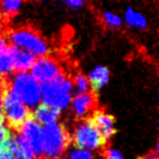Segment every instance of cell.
<instances>
[{"label":"cell","instance_id":"obj_1","mask_svg":"<svg viewBox=\"0 0 159 159\" xmlns=\"http://www.w3.org/2000/svg\"><path fill=\"white\" fill-rule=\"evenodd\" d=\"M3 96L22 102L27 108H34L40 100V85L32 76L25 72H19L12 79L2 81Z\"/></svg>","mask_w":159,"mask_h":159},{"label":"cell","instance_id":"obj_2","mask_svg":"<svg viewBox=\"0 0 159 159\" xmlns=\"http://www.w3.org/2000/svg\"><path fill=\"white\" fill-rule=\"evenodd\" d=\"M72 144V137L62 123L48 124L43 130L42 154L44 159H60L69 146Z\"/></svg>","mask_w":159,"mask_h":159},{"label":"cell","instance_id":"obj_3","mask_svg":"<svg viewBox=\"0 0 159 159\" xmlns=\"http://www.w3.org/2000/svg\"><path fill=\"white\" fill-rule=\"evenodd\" d=\"M72 91V80L61 74L50 82L43 83L40 86V98L43 104L63 109L70 105Z\"/></svg>","mask_w":159,"mask_h":159},{"label":"cell","instance_id":"obj_4","mask_svg":"<svg viewBox=\"0 0 159 159\" xmlns=\"http://www.w3.org/2000/svg\"><path fill=\"white\" fill-rule=\"evenodd\" d=\"M8 39L11 40L16 47L33 52L34 55L45 56L48 53V45L37 31L30 26H22L7 32Z\"/></svg>","mask_w":159,"mask_h":159},{"label":"cell","instance_id":"obj_5","mask_svg":"<svg viewBox=\"0 0 159 159\" xmlns=\"http://www.w3.org/2000/svg\"><path fill=\"white\" fill-rule=\"evenodd\" d=\"M72 142L76 148L80 149H97L100 147H106V142L102 139L97 129L92 124L89 119L79 121L73 131Z\"/></svg>","mask_w":159,"mask_h":159},{"label":"cell","instance_id":"obj_6","mask_svg":"<svg viewBox=\"0 0 159 159\" xmlns=\"http://www.w3.org/2000/svg\"><path fill=\"white\" fill-rule=\"evenodd\" d=\"M1 111L7 124L11 131L19 132L22 125L33 117V112L30 108H27L22 102L11 99L8 96H3V104L1 107Z\"/></svg>","mask_w":159,"mask_h":159},{"label":"cell","instance_id":"obj_7","mask_svg":"<svg viewBox=\"0 0 159 159\" xmlns=\"http://www.w3.org/2000/svg\"><path fill=\"white\" fill-rule=\"evenodd\" d=\"M20 136L29 145L33 152L34 158H42V146H43V129L38 122L35 121L33 117L30 118L20 129Z\"/></svg>","mask_w":159,"mask_h":159},{"label":"cell","instance_id":"obj_8","mask_svg":"<svg viewBox=\"0 0 159 159\" xmlns=\"http://www.w3.org/2000/svg\"><path fill=\"white\" fill-rule=\"evenodd\" d=\"M61 74H63V72L60 69L58 62L50 57L39 58L32 66V76L37 82H42V84L50 82Z\"/></svg>","mask_w":159,"mask_h":159},{"label":"cell","instance_id":"obj_9","mask_svg":"<svg viewBox=\"0 0 159 159\" xmlns=\"http://www.w3.org/2000/svg\"><path fill=\"white\" fill-rule=\"evenodd\" d=\"M98 99L95 92L76 95L72 100V110L79 121L87 119L95 110H97Z\"/></svg>","mask_w":159,"mask_h":159},{"label":"cell","instance_id":"obj_10","mask_svg":"<svg viewBox=\"0 0 159 159\" xmlns=\"http://www.w3.org/2000/svg\"><path fill=\"white\" fill-rule=\"evenodd\" d=\"M87 119L92 122L94 126L97 129V131L100 133L102 139L105 142H108L111 137L115 135V118L111 115L107 113L102 109H97Z\"/></svg>","mask_w":159,"mask_h":159},{"label":"cell","instance_id":"obj_11","mask_svg":"<svg viewBox=\"0 0 159 159\" xmlns=\"http://www.w3.org/2000/svg\"><path fill=\"white\" fill-rule=\"evenodd\" d=\"M9 51L10 57H11L12 70L16 71V73L25 72L29 69H32V66L37 60L36 55H34L33 52L20 48V47H16L12 44H10Z\"/></svg>","mask_w":159,"mask_h":159},{"label":"cell","instance_id":"obj_12","mask_svg":"<svg viewBox=\"0 0 159 159\" xmlns=\"http://www.w3.org/2000/svg\"><path fill=\"white\" fill-rule=\"evenodd\" d=\"M9 47L10 44H8L5 36L0 35V81L9 79L11 73L13 72Z\"/></svg>","mask_w":159,"mask_h":159},{"label":"cell","instance_id":"obj_13","mask_svg":"<svg viewBox=\"0 0 159 159\" xmlns=\"http://www.w3.org/2000/svg\"><path fill=\"white\" fill-rule=\"evenodd\" d=\"M59 117H60V109L48 106V105H45V104L39 105L33 112V118L35 119V121L38 122L39 124L40 123L45 124V125H48V124L57 122Z\"/></svg>","mask_w":159,"mask_h":159},{"label":"cell","instance_id":"obj_14","mask_svg":"<svg viewBox=\"0 0 159 159\" xmlns=\"http://www.w3.org/2000/svg\"><path fill=\"white\" fill-rule=\"evenodd\" d=\"M89 84L92 86L93 92H97L108 83L109 81V70L106 66H96L89 75Z\"/></svg>","mask_w":159,"mask_h":159},{"label":"cell","instance_id":"obj_15","mask_svg":"<svg viewBox=\"0 0 159 159\" xmlns=\"http://www.w3.org/2000/svg\"><path fill=\"white\" fill-rule=\"evenodd\" d=\"M125 21L129 25L133 27H137V29H146V25H147V22H146V19L142 16L141 13L134 11L132 8L129 7L125 11Z\"/></svg>","mask_w":159,"mask_h":159},{"label":"cell","instance_id":"obj_16","mask_svg":"<svg viewBox=\"0 0 159 159\" xmlns=\"http://www.w3.org/2000/svg\"><path fill=\"white\" fill-rule=\"evenodd\" d=\"M72 84H73V87H75V89H76V95H81V94H84L89 92V81H87V79L82 73H76V74H74Z\"/></svg>","mask_w":159,"mask_h":159},{"label":"cell","instance_id":"obj_17","mask_svg":"<svg viewBox=\"0 0 159 159\" xmlns=\"http://www.w3.org/2000/svg\"><path fill=\"white\" fill-rule=\"evenodd\" d=\"M102 20L106 25H108L109 27H113V29H117L120 27V25L122 24V20L118 16H115L111 12H104L102 13Z\"/></svg>","mask_w":159,"mask_h":159},{"label":"cell","instance_id":"obj_18","mask_svg":"<svg viewBox=\"0 0 159 159\" xmlns=\"http://www.w3.org/2000/svg\"><path fill=\"white\" fill-rule=\"evenodd\" d=\"M66 159H94V156L89 150L74 148V149H72L70 152Z\"/></svg>","mask_w":159,"mask_h":159},{"label":"cell","instance_id":"obj_19","mask_svg":"<svg viewBox=\"0 0 159 159\" xmlns=\"http://www.w3.org/2000/svg\"><path fill=\"white\" fill-rule=\"evenodd\" d=\"M11 136V133L8 129L6 128H0V150L1 149H6L7 147V143L9 137Z\"/></svg>","mask_w":159,"mask_h":159},{"label":"cell","instance_id":"obj_20","mask_svg":"<svg viewBox=\"0 0 159 159\" xmlns=\"http://www.w3.org/2000/svg\"><path fill=\"white\" fill-rule=\"evenodd\" d=\"M102 156H104V159H124L119 150L112 149V148L109 147H105Z\"/></svg>","mask_w":159,"mask_h":159},{"label":"cell","instance_id":"obj_21","mask_svg":"<svg viewBox=\"0 0 159 159\" xmlns=\"http://www.w3.org/2000/svg\"><path fill=\"white\" fill-rule=\"evenodd\" d=\"M66 5L72 8H79L84 5V1H81V0H68V1H66Z\"/></svg>","mask_w":159,"mask_h":159},{"label":"cell","instance_id":"obj_22","mask_svg":"<svg viewBox=\"0 0 159 159\" xmlns=\"http://www.w3.org/2000/svg\"><path fill=\"white\" fill-rule=\"evenodd\" d=\"M0 159H14V158L8 149H1L0 150Z\"/></svg>","mask_w":159,"mask_h":159},{"label":"cell","instance_id":"obj_23","mask_svg":"<svg viewBox=\"0 0 159 159\" xmlns=\"http://www.w3.org/2000/svg\"><path fill=\"white\" fill-rule=\"evenodd\" d=\"M139 159H158V154L152 152H149L148 155H146V156L139 157Z\"/></svg>","mask_w":159,"mask_h":159},{"label":"cell","instance_id":"obj_24","mask_svg":"<svg viewBox=\"0 0 159 159\" xmlns=\"http://www.w3.org/2000/svg\"><path fill=\"white\" fill-rule=\"evenodd\" d=\"M2 104H3V87H2V83L0 82V110H1Z\"/></svg>","mask_w":159,"mask_h":159},{"label":"cell","instance_id":"obj_25","mask_svg":"<svg viewBox=\"0 0 159 159\" xmlns=\"http://www.w3.org/2000/svg\"><path fill=\"white\" fill-rule=\"evenodd\" d=\"M5 122V118H3V115H2V111L0 110V128H2V124Z\"/></svg>","mask_w":159,"mask_h":159},{"label":"cell","instance_id":"obj_26","mask_svg":"<svg viewBox=\"0 0 159 159\" xmlns=\"http://www.w3.org/2000/svg\"><path fill=\"white\" fill-rule=\"evenodd\" d=\"M39 159H44V158H43V157H42V158H39Z\"/></svg>","mask_w":159,"mask_h":159}]
</instances>
